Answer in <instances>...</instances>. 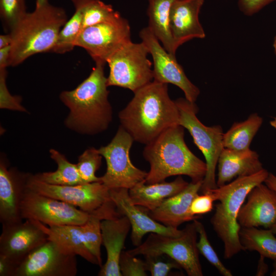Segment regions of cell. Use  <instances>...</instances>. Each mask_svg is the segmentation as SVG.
I'll use <instances>...</instances> for the list:
<instances>
[{
	"label": "cell",
	"mask_w": 276,
	"mask_h": 276,
	"mask_svg": "<svg viewBox=\"0 0 276 276\" xmlns=\"http://www.w3.org/2000/svg\"><path fill=\"white\" fill-rule=\"evenodd\" d=\"M11 37L10 33L0 35V49L11 45Z\"/></svg>",
	"instance_id": "cell-43"
},
{
	"label": "cell",
	"mask_w": 276,
	"mask_h": 276,
	"mask_svg": "<svg viewBox=\"0 0 276 276\" xmlns=\"http://www.w3.org/2000/svg\"><path fill=\"white\" fill-rule=\"evenodd\" d=\"M105 64L96 62L89 75L77 87L60 93V100L70 109L64 124L71 130L93 135L105 131L111 123L113 111Z\"/></svg>",
	"instance_id": "cell-2"
},
{
	"label": "cell",
	"mask_w": 276,
	"mask_h": 276,
	"mask_svg": "<svg viewBox=\"0 0 276 276\" xmlns=\"http://www.w3.org/2000/svg\"><path fill=\"white\" fill-rule=\"evenodd\" d=\"M149 51L142 41L124 44L107 60L109 68L107 86H116L135 92L153 80Z\"/></svg>",
	"instance_id": "cell-8"
},
{
	"label": "cell",
	"mask_w": 276,
	"mask_h": 276,
	"mask_svg": "<svg viewBox=\"0 0 276 276\" xmlns=\"http://www.w3.org/2000/svg\"><path fill=\"white\" fill-rule=\"evenodd\" d=\"M10 45L0 49V68H6L8 66Z\"/></svg>",
	"instance_id": "cell-41"
},
{
	"label": "cell",
	"mask_w": 276,
	"mask_h": 276,
	"mask_svg": "<svg viewBox=\"0 0 276 276\" xmlns=\"http://www.w3.org/2000/svg\"><path fill=\"white\" fill-rule=\"evenodd\" d=\"M17 267L11 259L0 255V276H14Z\"/></svg>",
	"instance_id": "cell-40"
},
{
	"label": "cell",
	"mask_w": 276,
	"mask_h": 276,
	"mask_svg": "<svg viewBox=\"0 0 276 276\" xmlns=\"http://www.w3.org/2000/svg\"><path fill=\"white\" fill-rule=\"evenodd\" d=\"M128 20L120 13L108 20L86 27L80 33L75 47L84 49L96 62L108 59L131 41Z\"/></svg>",
	"instance_id": "cell-10"
},
{
	"label": "cell",
	"mask_w": 276,
	"mask_h": 276,
	"mask_svg": "<svg viewBox=\"0 0 276 276\" xmlns=\"http://www.w3.org/2000/svg\"><path fill=\"white\" fill-rule=\"evenodd\" d=\"M273 47L274 49V53L276 55V36L274 37L273 39Z\"/></svg>",
	"instance_id": "cell-48"
},
{
	"label": "cell",
	"mask_w": 276,
	"mask_h": 276,
	"mask_svg": "<svg viewBox=\"0 0 276 276\" xmlns=\"http://www.w3.org/2000/svg\"><path fill=\"white\" fill-rule=\"evenodd\" d=\"M184 129L180 125L173 126L145 145L143 155L150 165L146 183L160 182L176 175L188 176L193 182L203 181L206 163L188 147Z\"/></svg>",
	"instance_id": "cell-3"
},
{
	"label": "cell",
	"mask_w": 276,
	"mask_h": 276,
	"mask_svg": "<svg viewBox=\"0 0 276 276\" xmlns=\"http://www.w3.org/2000/svg\"><path fill=\"white\" fill-rule=\"evenodd\" d=\"M139 36L152 58L153 80L177 86L183 91L187 100L195 103L200 90L188 78L175 55L164 48L148 27L142 29Z\"/></svg>",
	"instance_id": "cell-13"
},
{
	"label": "cell",
	"mask_w": 276,
	"mask_h": 276,
	"mask_svg": "<svg viewBox=\"0 0 276 276\" xmlns=\"http://www.w3.org/2000/svg\"><path fill=\"white\" fill-rule=\"evenodd\" d=\"M76 257L48 240L19 264L14 276H75L77 273Z\"/></svg>",
	"instance_id": "cell-14"
},
{
	"label": "cell",
	"mask_w": 276,
	"mask_h": 276,
	"mask_svg": "<svg viewBox=\"0 0 276 276\" xmlns=\"http://www.w3.org/2000/svg\"><path fill=\"white\" fill-rule=\"evenodd\" d=\"M202 181H191L181 192L166 199L154 210L147 212L148 214L156 221L174 228H178L185 222L197 219L198 217L190 214V207L194 198L198 194Z\"/></svg>",
	"instance_id": "cell-21"
},
{
	"label": "cell",
	"mask_w": 276,
	"mask_h": 276,
	"mask_svg": "<svg viewBox=\"0 0 276 276\" xmlns=\"http://www.w3.org/2000/svg\"><path fill=\"white\" fill-rule=\"evenodd\" d=\"M119 112L121 126L134 141L148 144L168 128L179 125V113L168 84L153 80L133 93Z\"/></svg>",
	"instance_id": "cell-1"
},
{
	"label": "cell",
	"mask_w": 276,
	"mask_h": 276,
	"mask_svg": "<svg viewBox=\"0 0 276 276\" xmlns=\"http://www.w3.org/2000/svg\"><path fill=\"white\" fill-rule=\"evenodd\" d=\"M264 182L270 189L276 192V176L271 173H269Z\"/></svg>",
	"instance_id": "cell-42"
},
{
	"label": "cell",
	"mask_w": 276,
	"mask_h": 276,
	"mask_svg": "<svg viewBox=\"0 0 276 276\" xmlns=\"http://www.w3.org/2000/svg\"><path fill=\"white\" fill-rule=\"evenodd\" d=\"M215 201L213 195L210 192L200 195L198 194L191 203L190 213L192 216L199 218V216L212 211Z\"/></svg>",
	"instance_id": "cell-38"
},
{
	"label": "cell",
	"mask_w": 276,
	"mask_h": 276,
	"mask_svg": "<svg viewBox=\"0 0 276 276\" xmlns=\"http://www.w3.org/2000/svg\"><path fill=\"white\" fill-rule=\"evenodd\" d=\"M239 238L245 250L256 251L264 258L276 260V237L270 228L241 227Z\"/></svg>",
	"instance_id": "cell-28"
},
{
	"label": "cell",
	"mask_w": 276,
	"mask_h": 276,
	"mask_svg": "<svg viewBox=\"0 0 276 276\" xmlns=\"http://www.w3.org/2000/svg\"><path fill=\"white\" fill-rule=\"evenodd\" d=\"M75 9L80 11L82 30L112 18L119 12L101 0H71Z\"/></svg>",
	"instance_id": "cell-30"
},
{
	"label": "cell",
	"mask_w": 276,
	"mask_h": 276,
	"mask_svg": "<svg viewBox=\"0 0 276 276\" xmlns=\"http://www.w3.org/2000/svg\"><path fill=\"white\" fill-rule=\"evenodd\" d=\"M27 13L25 0H0V15L9 32Z\"/></svg>",
	"instance_id": "cell-34"
},
{
	"label": "cell",
	"mask_w": 276,
	"mask_h": 276,
	"mask_svg": "<svg viewBox=\"0 0 276 276\" xmlns=\"http://www.w3.org/2000/svg\"><path fill=\"white\" fill-rule=\"evenodd\" d=\"M49 240L54 242L63 251L79 256L87 261L99 266L96 257L89 251L80 235L79 225L47 226L38 221Z\"/></svg>",
	"instance_id": "cell-24"
},
{
	"label": "cell",
	"mask_w": 276,
	"mask_h": 276,
	"mask_svg": "<svg viewBox=\"0 0 276 276\" xmlns=\"http://www.w3.org/2000/svg\"><path fill=\"white\" fill-rule=\"evenodd\" d=\"M102 157L98 150L93 147L87 149L79 156L76 165L84 183L101 182L95 173L101 165Z\"/></svg>",
	"instance_id": "cell-32"
},
{
	"label": "cell",
	"mask_w": 276,
	"mask_h": 276,
	"mask_svg": "<svg viewBox=\"0 0 276 276\" xmlns=\"http://www.w3.org/2000/svg\"><path fill=\"white\" fill-rule=\"evenodd\" d=\"M129 189H109L112 201L117 211L127 217L131 226V239L133 245L138 246L147 233H156L169 236H178L182 229L167 226L153 219L143 208L133 204L130 198Z\"/></svg>",
	"instance_id": "cell-16"
},
{
	"label": "cell",
	"mask_w": 276,
	"mask_h": 276,
	"mask_svg": "<svg viewBox=\"0 0 276 276\" xmlns=\"http://www.w3.org/2000/svg\"><path fill=\"white\" fill-rule=\"evenodd\" d=\"M0 236V255L6 256L17 266L31 252L48 241V236L38 221L26 219L2 225Z\"/></svg>",
	"instance_id": "cell-15"
},
{
	"label": "cell",
	"mask_w": 276,
	"mask_h": 276,
	"mask_svg": "<svg viewBox=\"0 0 276 276\" xmlns=\"http://www.w3.org/2000/svg\"><path fill=\"white\" fill-rule=\"evenodd\" d=\"M121 215L117 211L115 204L111 200L90 213L87 221L84 224L79 225L81 237L87 249L97 259L100 267L102 266L101 252L102 243L101 221L116 218Z\"/></svg>",
	"instance_id": "cell-25"
},
{
	"label": "cell",
	"mask_w": 276,
	"mask_h": 276,
	"mask_svg": "<svg viewBox=\"0 0 276 276\" xmlns=\"http://www.w3.org/2000/svg\"><path fill=\"white\" fill-rule=\"evenodd\" d=\"M262 123V118L257 113H252L243 122L235 123L223 134L224 148L239 151L249 149Z\"/></svg>",
	"instance_id": "cell-27"
},
{
	"label": "cell",
	"mask_w": 276,
	"mask_h": 276,
	"mask_svg": "<svg viewBox=\"0 0 276 276\" xmlns=\"http://www.w3.org/2000/svg\"><path fill=\"white\" fill-rule=\"evenodd\" d=\"M181 175L171 182L165 181L151 184L141 181L129 189L132 202L147 212L158 207L166 199L183 190L189 185Z\"/></svg>",
	"instance_id": "cell-23"
},
{
	"label": "cell",
	"mask_w": 276,
	"mask_h": 276,
	"mask_svg": "<svg viewBox=\"0 0 276 276\" xmlns=\"http://www.w3.org/2000/svg\"><path fill=\"white\" fill-rule=\"evenodd\" d=\"M238 216L241 227L270 228L276 222V192L263 183L249 193Z\"/></svg>",
	"instance_id": "cell-18"
},
{
	"label": "cell",
	"mask_w": 276,
	"mask_h": 276,
	"mask_svg": "<svg viewBox=\"0 0 276 276\" xmlns=\"http://www.w3.org/2000/svg\"><path fill=\"white\" fill-rule=\"evenodd\" d=\"M273 271L271 273V275L276 276V260H274V262L273 264Z\"/></svg>",
	"instance_id": "cell-44"
},
{
	"label": "cell",
	"mask_w": 276,
	"mask_h": 276,
	"mask_svg": "<svg viewBox=\"0 0 276 276\" xmlns=\"http://www.w3.org/2000/svg\"><path fill=\"white\" fill-rule=\"evenodd\" d=\"M193 221L199 235V240L197 242L199 252L214 266L221 274L223 276H232L231 271L221 262L211 245L204 225L197 219L194 220Z\"/></svg>",
	"instance_id": "cell-33"
},
{
	"label": "cell",
	"mask_w": 276,
	"mask_h": 276,
	"mask_svg": "<svg viewBox=\"0 0 276 276\" xmlns=\"http://www.w3.org/2000/svg\"><path fill=\"white\" fill-rule=\"evenodd\" d=\"M177 0H148V27L170 54L175 55L178 48L171 35L169 19L172 4Z\"/></svg>",
	"instance_id": "cell-26"
},
{
	"label": "cell",
	"mask_w": 276,
	"mask_h": 276,
	"mask_svg": "<svg viewBox=\"0 0 276 276\" xmlns=\"http://www.w3.org/2000/svg\"><path fill=\"white\" fill-rule=\"evenodd\" d=\"M65 10L48 3L35 5L9 32L11 37L9 66H17L33 55L52 52L67 20Z\"/></svg>",
	"instance_id": "cell-4"
},
{
	"label": "cell",
	"mask_w": 276,
	"mask_h": 276,
	"mask_svg": "<svg viewBox=\"0 0 276 276\" xmlns=\"http://www.w3.org/2000/svg\"><path fill=\"white\" fill-rule=\"evenodd\" d=\"M147 271L152 276H167L173 269H179L180 266L174 260L166 255L145 257Z\"/></svg>",
	"instance_id": "cell-35"
},
{
	"label": "cell",
	"mask_w": 276,
	"mask_h": 276,
	"mask_svg": "<svg viewBox=\"0 0 276 276\" xmlns=\"http://www.w3.org/2000/svg\"><path fill=\"white\" fill-rule=\"evenodd\" d=\"M133 142L130 134L120 125L110 142L98 149L107 165L106 172L100 177L101 180L109 189H130L145 181L148 172L136 167L130 158Z\"/></svg>",
	"instance_id": "cell-9"
},
{
	"label": "cell",
	"mask_w": 276,
	"mask_h": 276,
	"mask_svg": "<svg viewBox=\"0 0 276 276\" xmlns=\"http://www.w3.org/2000/svg\"><path fill=\"white\" fill-rule=\"evenodd\" d=\"M197 234L193 221L182 229V233L178 236L150 233L143 243L127 251L135 256L166 255L177 262L189 276H202L197 246Z\"/></svg>",
	"instance_id": "cell-6"
},
{
	"label": "cell",
	"mask_w": 276,
	"mask_h": 276,
	"mask_svg": "<svg viewBox=\"0 0 276 276\" xmlns=\"http://www.w3.org/2000/svg\"><path fill=\"white\" fill-rule=\"evenodd\" d=\"M6 68H0V107L2 109L27 112L20 104L21 98L13 96L9 91L6 84Z\"/></svg>",
	"instance_id": "cell-37"
},
{
	"label": "cell",
	"mask_w": 276,
	"mask_h": 276,
	"mask_svg": "<svg viewBox=\"0 0 276 276\" xmlns=\"http://www.w3.org/2000/svg\"><path fill=\"white\" fill-rule=\"evenodd\" d=\"M27 187L44 195L91 213L111 201L109 189L102 182L73 186L55 185L45 183L29 174Z\"/></svg>",
	"instance_id": "cell-12"
},
{
	"label": "cell",
	"mask_w": 276,
	"mask_h": 276,
	"mask_svg": "<svg viewBox=\"0 0 276 276\" xmlns=\"http://www.w3.org/2000/svg\"><path fill=\"white\" fill-rule=\"evenodd\" d=\"M270 124L272 127L276 129V117L274 118V119L270 121Z\"/></svg>",
	"instance_id": "cell-46"
},
{
	"label": "cell",
	"mask_w": 276,
	"mask_h": 276,
	"mask_svg": "<svg viewBox=\"0 0 276 276\" xmlns=\"http://www.w3.org/2000/svg\"><path fill=\"white\" fill-rule=\"evenodd\" d=\"M48 3V0H36L35 5H42Z\"/></svg>",
	"instance_id": "cell-45"
},
{
	"label": "cell",
	"mask_w": 276,
	"mask_h": 276,
	"mask_svg": "<svg viewBox=\"0 0 276 276\" xmlns=\"http://www.w3.org/2000/svg\"><path fill=\"white\" fill-rule=\"evenodd\" d=\"M276 0H238V6L245 15L250 16Z\"/></svg>",
	"instance_id": "cell-39"
},
{
	"label": "cell",
	"mask_w": 276,
	"mask_h": 276,
	"mask_svg": "<svg viewBox=\"0 0 276 276\" xmlns=\"http://www.w3.org/2000/svg\"><path fill=\"white\" fill-rule=\"evenodd\" d=\"M82 30L81 13L80 11L75 9L73 16L67 20L61 29L52 52L64 54L73 50Z\"/></svg>",
	"instance_id": "cell-31"
},
{
	"label": "cell",
	"mask_w": 276,
	"mask_h": 276,
	"mask_svg": "<svg viewBox=\"0 0 276 276\" xmlns=\"http://www.w3.org/2000/svg\"><path fill=\"white\" fill-rule=\"evenodd\" d=\"M270 229L274 234H276V222L272 225Z\"/></svg>",
	"instance_id": "cell-47"
},
{
	"label": "cell",
	"mask_w": 276,
	"mask_h": 276,
	"mask_svg": "<svg viewBox=\"0 0 276 276\" xmlns=\"http://www.w3.org/2000/svg\"><path fill=\"white\" fill-rule=\"evenodd\" d=\"M119 266L122 276L147 275L145 261L130 254L127 250L122 252Z\"/></svg>",
	"instance_id": "cell-36"
},
{
	"label": "cell",
	"mask_w": 276,
	"mask_h": 276,
	"mask_svg": "<svg viewBox=\"0 0 276 276\" xmlns=\"http://www.w3.org/2000/svg\"><path fill=\"white\" fill-rule=\"evenodd\" d=\"M269 172L265 169L235 180L210 192L218 202L211 222L216 233L224 245V257L231 259L244 248L239 238L241 226L238 221L240 210L250 191L256 186L263 183Z\"/></svg>",
	"instance_id": "cell-5"
},
{
	"label": "cell",
	"mask_w": 276,
	"mask_h": 276,
	"mask_svg": "<svg viewBox=\"0 0 276 276\" xmlns=\"http://www.w3.org/2000/svg\"><path fill=\"white\" fill-rule=\"evenodd\" d=\"M217 164V187L229 182L234 178L249 176L264 169L258 154L250 149L239 151L223 148Z\"/></svg>",
	"instance_id": "cell-22"
},
{
	"label": "cell",
	"mask_w": 276,
	"mask_h": 276,
	"mask_svg": "<svg viewBox=\"0 0 276 276\" xmlns=\"http://www.w3.org/2000/svg\"><path fill=\"white\" fill-rule=\"evenodd\" d=\"M29 173L8 168L7 163L0 162V222L2 225L22 221L21 206Z\"/></svg>",
	"instance_id": "cell-17"
},
{
	"label": "cell",
	"mask_w": 276,
	"mask_h": 276,
	"mask_svg": "<svg viewBox=\"0 0 276 276\" xmlns=\"http://www.w3.org/2000/svg\"><path fill=\"white\" fill-rule=\"evenodd\" d=\"M130 228L129 220L123 215L101 221L102 243L106 250L107 259L101 267L98 275L122 276L120 258Z\"/></svg>",
	"instance_id": "cell-20"
},
{
	"label": "cell",
	"mask_w": 276,
	"mask_h": 276,
	"mask_svg": "<svg viewBox=\"0 0 276 276\" xmlns=\"http://www.w3.org/2000/svg\"><path fill=\"white\" fill-rule=\"evenodd\" d=\"M23 219L39 221L51 226L81 225L88 219L90 213L64 201L37 193L27 188L21 206Z\"/></svg>",
	"instance_id": "cell-11"
},
{
	"label": "cell",
	"mask_w": 276,
	"mask_h": 276,
	"mask_svg": "<svg viewBox=\"0 0 276 276\" xmlns=\"http://www.w3.org/2000/svg\"><path fill=\"white\" fill-rule=\"evenodd\" d=\"M179 113V125L187 129L205 159L206 172L200 191L202 194L217 187L216 168L224 148L222 129L219 125L206 126L197 118L198 107L186 98L175 100Z\"/></svg>",
	"instance_id": "cell-7"
},
{
	"label": "cell",
	"mask_w": 276,
	"mask_h": 276,
	"mask_svg": "<svg viewBox=\"0 0 276 276\" xmlns=\"http://www.w3.org/2000/svg\"><path fill=\"white\" fill-rule=\"evenodd\" d=\"M50 157L57 165V169L54 172L37 173L34 176L37 179L47 183L73 186L85 183L82 180L76 164L70 162L56 150H50Z\"/></svg>",
	"instance_id": "cell-29"
},
{
	"label": "cell",
	"mask_w": 276,
	"mask_h": 276,
	"mask_svg": "<svg viewBox=\"0 0 276 276\" xmlns=\"http://www.w3.org/2000/svg\"><path fill=\"white\" fill-rule=\"evenodd\" d=\"M204 2V0H177L172 4L169 27L178 48L191 39L205 37L199 20V14Z\"/></svg>",
	"instance_id": "cell-19"
}]
</instances>
